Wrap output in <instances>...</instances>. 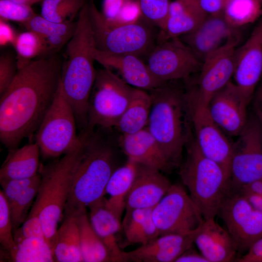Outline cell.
I'll list each match as a JSON object with an SVG mask.
<instances>
[{"mask_svg": "<svg viewBox=\"0 0 262 262\" xmlns=\"http://www.w3.org/2000/svg\"><path fill=\"white\" fill-rule=\"evenodd\" d=\"M61 69L55 56L32 60L17 69L0 100V140L9 150L35 134L54 100Z\"/></svg>", "mask_w": 262, "mask_h": 262, "instance_id": "obj_1", "label": "cell"}, {"mask_svg": "<svg viewBox=\"0 0 262 262\" xmlns=\"http://www.w3.org/2000/svg\"><path fill=\"white\" fill-rule=\"evenodd\" d=\"M60 83L79 128L87 123L89 102L95 81L96 45L86 3L79 12L74 34L66 44Z\"/></svg>", "mask_w": 262, "mask_h": 262, "instance_id": "obj_2", "label": "cell"}, {"mask_svg": "<svg viewBox=\"0 0 262 262\" xmlns=\"http://www.w3.org/2000/svg\"><path fill=\"white\" fill-rule=\"evenodd\" d=\"M84 148L74 174L64 218L76 217L104 197L114 170V151L110 144L96 131H85Z\"/></svg>", "mask_w": 262, "mask_h": 262, "instance_id": "obj_3", "label": "cell"}, {"mask_svg": "<svg viewBox=\"0 0 262 262\" xmlns=\"http://www.w3.org/2000/svg\"><path fill=\"white\" fill-rule=\"evenodd\" d=\"M63 157L42 167L38 191L29 213L39 215L45 239L52 248L58 225L63 219L65 208L73 177L84 148V137Z\"/></svg>", "mask_w": 262, "mask_h": 262, "instance_id": "obj_4", "label": "cell"}, {"mask_svg": "<svg viewBox=\"0 0 262 262\" xmlns=\"http://www.w3.org/2000/svg\"><path fill=\"white\" fill-rule=\"evenodd\" d=\"M151 105L147 126L173 169L180 166L191 132L185 93L167 84L150 90Z\"/></svg>", "mask_w": 262, "mask_h": 262, "instance_id": "obj_5", "label": "cell"}, {"mask_svg": "<svg viewBox=\"0 0 262 262\" xmlns=\"http://www.w3.org/2000/svg\"><path fill=\"white\" fill-rule=\"evenodd\" d=\"M187 155L179 174L204 220L215 218L229 190L230 174L205 156L192 131L186 144Z\"/></svg>", "mask_w": 262, "mask_h": 262, "instance_id": "obj_6", "label": "cell"}, {"mask_svg": "<svg viewBox=\"0 0 262 262\" xmlns=\"http://www.w3.org/2000/svg\"><path fill=\"white\" fill-rule=\"evenodd\" d=\"M88 14L96 49L111 54H132L140 57L154 47V26L143 18L129 24H115L107 20L93 0L88 3Z\"/></svg>", "mask_w": 262, "mask_h": 262, "instance_id": "obj_7", "label": "cell"}, {"mask_svg": "<svg viewBox=\"0 0 262 262\" xmlns=\"http://www.w3.org/2000/svg\"><path fill=\"white\" fill-rule=\"evenodd\" d=\"M135 89L111 70L104 68L97 70L85 130L92 131L96 127L104 130L115 128Z\"/></svg>", "mask_w": 262, "mask_h": 262, "instance_id": "obj_8", "label": "cell"}, {"mask_svg": "<svg viewBox=\"0 0 262 262\" xmlns=\"http://www.w3.org/2000/svg\"><path fill=\"white\" fill-rule=\"evenodd\" d=\"M77 129L74 112L60 82L54 100L35 133L40 154L49 158L68 152L80 140Z\"/></svg>", "mask_w": 262, "mask_h": 262, "instance_id": "obj_9", "label": "cell"}, {"mask_svg": "<svg viewBox=\"0 0 262 262\" xmlns=\"http://www.w3.org/2000/svg\"><path fill=\"white\" fill-rule=\"evenodd\" d=\"M229 170L231 191L262 179V131L253 115L232 143Z\"/></svg>", "mask_w": 262, "mask_h": 262, "instance_id": "obj_10", "label": "cell"}, {"mask_svg": "<svg viewBox=\"0 0 262 262\" xmlns=\"http://www.w3.org/2000/svg\"><path fill=\"white\" fill-rule=\"evenodd\" d=\"M159 235L186 233L197 229L204 219L189 194L180 184H172L152 210Z\"/></svg>", "mask_w": 262, "mask_h": 262, "instance_id": "obj_11", "label": "cell"}, {"mask_svg": "<svg viewBox=\"0 0 262 262\" xmlns=\"http://www.w3.org/2000/svg\"><path fill=\"white\" fill-rule=\"evenodd\" d=\"M218 215L233 239L238 254L246 253L262 237V213L255 209L239 192L229 190Z\"/></svg>", "mask_w": 262, "mask_h": 262, "instance_id": "obj_12", "label": "cell"}, {"mask_svg": "<svg viewBox=\"0 0 262 262\" xmlns=\"http://www.w3.org/2000/svg\"><path fill=\"white\" fill-rule=\"evenodd\" d=\"M185 98L194 136L200 151L230 174L232 143L213 121L207 106L198 102L190 90L185 92Z\"/></svg>", "mask_w": 262, "mask_h": 262, "instance_id": "obj_13", "label": "cell"}, {"mask_svg": "<svg viewBox=\"0 0 262 262\" xmlns=\"http://www.w3.org/2000/svg\"><path fill=\"white\" fill-rule=\"evenodd\" d=\"M147 57L151 72L164 82L187 79L199 72L202 64L180 38L158 43Z\"/></svg>", "mask_w": 262, "mask_h": 262, "instance_id": "obj_14", "label": "cell"}, {"mask_svg": "<svg viewBox=\"0 0 262 262\" xmlns=\"http://www.w3.org/2000/svg\"><path fill=\"white\" fill-rule=\"evenodd\" d=\"M240 35L228 41L202 63L196 88L190 90L196 100L207 106L211 99L233 77L234 54Z\"/></svg>", "mask_w": 262, "mask_h": 262, "instance_id": "obj_15", "label": "cell"}, {"mask_svg": "<svg viewBox=\"0 0 262 262\" xmlns=\"http://www.w3.org/2000/svg\"><path fill=\"white\" fill-rule=\"evenodd\" d=\"M234 66L233 82L250 103L262 77V17L246 42L236 48Z\"/></svg>", "mask_w": 262, "mask_h": 262, "instance_id": "obj_16", "label": "cell"}, {"mask_svg": "<svg viewBox=\"0 0 262 262\" xmlns=\"http://www.w3.org/2000/svg\"><path fill=\"white\" fill-rule=\"evenodd\" d=\"M249 104L231 81L213 97L207 107L213 121L225 134L237 137L247 122Z\"/></svg>", "mask_w": 262, "mask_h": 262, "instance_id": "obj_17", "label": "cell"}, {"mask_svg": "<svg viewBox=\"0 0 262 262\" xmlns=\"http://www.w3.org/2000/svg\"><path fill=\"white\" fill-rule=\"evenodd\" d=\"M237 29L227 22L223 13L208 15L194 30L179 38L202 63L230 39L240 35Z\"/></svg>", "mask_w": 262, "mask_h": 262, "instance_id": "obj_18", "label": "cell"}, {"mask_svg": "<svg viewBox=\"0 0 262 262\" xmlns=\"http://www.w3.org/2000/svg\"><path fill=\"white\" fill-rule=\"evenodd\" d=\"M201 225L197 229L188 233L159 235L133 250L125 252L126 261L133 262H175L183 252L193 246Z\"/></svg>", "mask_w": 262, "mask_h": 262, "instance_id": "obj_19", "label": "cell"}, {"mask_svg": "<svg viewBox=\"0 0 262 262\" xmlns=\"http://www.w3.org/2000/svg\"><path fill=\"white\" fill-rule=\"evenodd\" d=\"M95 61L104 68L117 71L123 80L131 86L151 90L167 82L157 78L141 57L132 54H111L98 50L94 52Z\"/></svg>", "mask_w": 262, "mask_h": 262, "instance_id": "obj_20", "label": "cell"}, {"mask_svg": "<svg viewBox=\"0 0 262 262\" xmlns=\"http://www.w3.org/2000/svg\"><path fill=\"white\" fill-rule=\"evenodd\" d=\"M162 172L138 164L136 175L127 196L126 212L155 207L172 184Z\"/></svg>", "mask_w": 262, "mask_h": 262, "instance_id": "obj_21", "label": "cell"}, {"mask_svg": "<svg viewBox=\"0 0 262 262\" xmlns=\"http://www.w3.org/2000/svg\"><path fill=\"white\" fill-rule=\"evenodd\" d=\"M120 146L128 160L161 172L173 170L159 145L147 127L136 132L123 135Z\"/></svg>", "mask_w": 262, "mask_h": 262, "instance_id": "obj_22", "label": "cell"}, {"mask_svg": "<svg viewBox=\"0 0 262 262\" xmlns=\"http://www.w3.org/2000/svg\"><path fill=\"white\" fill-rule=\"evenodd\" d=\"M215 218L204 220L195 244L209 262H229L236 260V245L227 229Z\"/></svg>", "mask_w": 262, "mask_h": 262, "instance_id": "obj_23", "label": "cell"}, {"mask_svg": "<svg viewBox=\"0 0 262 262\" xmlns=\"http://www.w3.org/2000/svg\"><path fill=\"white\" fill-rule=\"evenodd\" d=\"M208 15L197 0L171 1L164 28L158 34V43L179 38L196 28Z\"/></svg>", "mask_w": 262, "mask_h": 262, "instance_id": "obj_24", "label": "cell"}, {"mask_svg": "<svg viewBox=\"0 0 262 262\" xmlns=\"http://www.w3.org/2000/svg\"><path fill=\"white\" fill-rule=\"evenodd\" d=\"M104 197L90 204L89 218L94 230L109 251L113 262H126L116 234L121 229V219L106 206Z\"/></svg>", "mask_w": 262, "mask_h": 262, "instance_id": "obj_25", "label": "cell"}, {"mask_svg": "<svg viewBox=\"0 0 262 262\" xmlns=\"http://www.w3.org/2000/svg\"><path fill=\"white\" fill-rule=\"evenodd\" d=\"M9 150L0 169V180L29 178L38 174L40 152L35 142Z\"/></svg>", "mask_w": 262, "mask_h": 262, "instance_id": "obj_26", "label": "cell"}, {"mask_svg": "<svg viewBox=\"0 0 262 262\" xmlns=\"http://www.w3.org/2000/svg\"><path fill=\"white\" fill-rule=\"evenodd\" d=\"M138 164L128 160L123 166L114 170L106 188V194L110 196L106 198V204L118 217L121 218L126 209L127 196L135 178Z\"/></svg>", "mask_w": 262, "mask_h": 262, "instance_id": "obj_27", "label": "cell"}, {"mask_svg": "<svg viewBox=\"0 0 262 262\" xmlns=\"http://www.w3.org/2000/svg\"><path fill=\"white\" fill-rule=\"evenodd\" d=\"M57 229L52 251L55 262H83L79 228L75 217H65Z\"/></svg>", "mask_w": 262, "mask_h": 262, "instance_id": "obj_28", "label": "cell"}, {"mask_svg": "<svg viewBox=\"0 0 262 262\" xmlns=\"http://www.w3.org/2000/svg\"><path fill=\"white\" fill-rule=\"evenodd\" d=\"M151 105L149 93L135 88L132 97L115 128L122 135L130 134L145 128Z\"/></svg>", "mask_w": 262, "mask_h": 262, "instance_id": "obj_29", "label": "cell"}, {"mask_svg": "<svg viewBox=\"0 0 262 262\" xmlns=\"http://www.w3.org/2000/svg\"><path fill=\"white\" fill-rule=\"evenodd\" d=\"M23 24L27 30L33 31L43 38L49 50H57L67 44L72 37L77 21L57 23L36 15Z\"/></svg>", "mask_w": 262, "mask_h": 262, "instance_id": "obj_30", "label": "cell"}, {"mask_svg": "<svg viewBox=\"0 0 262 262\" xmlns=\"http://www.w3.org/2000/svg\"><path fill=\"white\" fill-rule=\"evenodd\" d=\"M84 262H113L108 249L93 228L86 210L75 217Z\"/></svg>", "mask_w": 262, "mask_h": 262, "instance_id": "obj_31", "label": "cell"}, {"mask_svg": "<svg viewBox=\"0 0 262 262\" xmlns=\"http://www.w3.org/2000/svg\"><path fill=\"white\" fill-rule=\"evenodd\" d=\"M13 233L16 246L8 255L11 261L55 262L51 248L45 239L24 237L17 230Z\"/></svg>", "mask_w": 262, "mask_h": 262, "instance_id": "obj_32", "label": "cell"}, {"mask_svg": "<svg viewBox=\"0 0 262 262\" xmlns=\"http://www.w3.org/2000/svg\"><path fill=\"white\" fill-rule=\"evenodd\" d=\"M223 15L232 27L238 29L262 17V4L259 0H227Z\"/></svg>", "mask_w": 262, "mask_h": 262, "instance_id": "obj_33", "label": "cell"}, {"mask_svg": "<svg viewBox=\"0 0 262 262\" xmlns=\"http://www.w3.org/2000/svg\"><path fill=\"white\" fill-rule=\"evenodd\" d=\"M13 46L17 54V69L35 57L49 51L43 38L31 30L18 33Z\"/></svg>", "mask_w": 262, "mask_h": 262, "instance_id": "obj_34", "label": "cell"}, {"mask_svg": "<svg viewBox=\"0 0 262 262\" xmlns=\"http://www.w3.org/2000/svg\"><path fill=\"white\" fill-rule=\"evenodd\" d=\"M85 3V0H43L41 16L57 23L73 21Z\"/></svg>", "mask_w": 262, "mask_h": 262, "instance_id": "obj_35", "label": "cell"}, {"mask_svg": "<svg viewBox=\"0 0 262 262\" xmlns=\"http://www.w3.org/2000/svg\"><path fill=\"white\" fill-rule=\"evenodd\" d=\"M41 181V180H40ZM40 181L33 184L21 193L9 205L13 233L25 222L36 197Z\"/></svg>", "mask_w": 262, "mask_h": 262, "instance_id": "obj_36", "label": "cell"}, {"mask_svg": "<svg viewBox=\"0 0 262 262\" xmlns=\"http://www.w3.org/2000/svg\"><path fill=\"white\" fill-rule=\"evenodd\" d=\"M139 4L143 18L162 30L166 20L170 0H136Z\"/></svg>", "mask_w": 262, "mask_h": 262, "instance_id": "obj_37", "label": "cell"}, {"mask_svg": "<svg viewBox=\"0 0 262 262\" xmlns=\"http://www.w3.org/2000/svg\"><path fill=\"white\" fill-rule=\"evenodd\" d=\"M0 243L8 255L16 246L9 207L1 190L0 191Z\"/></svg>", "mask_w": 262, "mask_h": 262, "instance_id": "obj_38", "label": "cell"}, {"mask_svg": "<svg viewBox=\"0 0 262 262\" xmlns=\"http://www.w3.org/2000/svg\"><path fill=\"white\" fill-rule=\"evenodd\" d=\"M36 15L31 6L12 0H0V18L25 23Z\"/></svg>", "mask_w": 262, "mask_h": 262, "instance_id": "obj_39", "label": "cell"}, {"mask_svg": "<svg viewBox=\"0 0 262 262\" xmlns=\"http://www.w3.org/2000/svg\"><path fill=\"white\" fill-rule=\"evenodd\" d=\"M40 180L39 174L26 179L1 180L0 183L2 188L1 190L10 204L24 190Z\"/></svg>", "mask_w": 262, "mask_h": 262, "instance_id": "obj_40", "label": "cell"}, {"mask_svg": "<svg viewBox=\"0 0 262 262\" xmlns=\"http://www.w3.org/2000/svg\"><path fill=\"white\" fill-rule=\"evenodd\" d=\"M152 209H137L126 212L121 223V229L124 231L126 242L129 241L151 213Z\"/></svg>", "mask_w": 262, "mask_h": 262, "instance_id": "obj_41", "label": "cell"}, {"mask_svg": "<svg viewBox=\"0 0 262 262\" xmlns=\"http://www.w3.org/2000/svg\"><path fill=\"white\" fill-rule=\"evenodd\" d=\"M17 71L16 61L9 54L0 57V96L7 91L13 82Z\"/></svg>", "mask_w": 262, "mask_h": 262, "instance_id": "obj_42", "label": "cell"}, {"mask_svg": "<svg viewBox=\"0 0 262 262\" xmlns=\"http://www.w3.org/2000/svg\"><path fill=\"white\" fill-rule=\"evenodd\" d=\"M159 236L158 229L153 220L151 213L127 243L144 245ZM126 245V246H127Z\"/></svg>", "mask_w": 262, "mask_h": 262, "instance_id": "obj_43", "label": "cell"}, {"mask_svg": "<svg viewBox=\"0 0 262 262\" xmlns=\"http://www.w3.org/2000/svg\"><path fill=\"white\" fill-rule=\"evenodd\" d=\"M16 230L24 237L45 239L39 215L36 213H29L25 222Z\"/></svg>", "mask_w": 262, "mask_h": 262, "instance_id": "obj_44", "label": "cell"}, {"mask_svg": "<svg viewBox=\"0 0 262 262\" xmlns=\"http://www.w3.org/2000/svg\"><path fill=\"white\" fill-rule=\"evenodd\" d=\"M142 18L141 9L137 2L136 0H130L124 6L116 20L112 23H132L138 21Z\"/></svg>", "mask_w": 262, "mask_h": 262, "instance_id": "obj_45", "label": "cell"}, {"mask_svg": "<svg viewBox=\"0 0 262 262\" xmlns=\"http://www.w3.org/2000/svg\"><path fill=\"white\" fill-rule=\"evenodd\" d=\"M130 0H103L101 13L108 21L114 22L124 6Z\"/></svg>", "mask_w": 262, "mask_h": 262, "instance_id": "obj_46", "label": "cell"}, {"mask_svg": "<svg viewBox=\"0 0 262 262\" xmlns=\"http://www.w3.org/2000/svg\"><path fill=\"white\" fill-rule=\"evenodd\" d=\"M236 260L239 262H262V237L256 241L246 253Z\"/></svg>", "mask_w": 262, "mask_h": 262, "instance_id": "obj_47", "label": "cell"}, {"mask_svg": "<svg viewBox=\"0 0 262 262\" xmlns=\"http://www.w3.org/2000/svg\"><path fill=\"white\" fill-rule=\"evenodd\" d=\"M251 102L252 104L253 115L258 121L262 131V77L253 94Z\"/></svg>", "mask_w": 262, "mask_h": 262, "instance_id": "obj_48", "label": "cell"}, {"mask_svg": "<svg viewBox=\"0 0 262 262\" xmlns=\"http://www.w3.org/2000/svg\"><path fill=\"white\" fill-rule=\"evenodd\" d=\"M227 0H197L201 9L207 15L223 13Z\"/></svg>", "mask_w": 262, "mask_h": 262, "instance_id": "obj_49", "label": "cell"}, {"mask_svg": "<svg viewBox=\"0 0 262 262\" xmlns=\"http://www.w3.org/2000/svg\"><path fill=\"white\" fill-rule=\"evenodd\" d=\"M17 33L6 20L0 18V45H13Z\"/></svg>", "mask_w": 262, "mask_h": 262, "instance_id": "obj_50", "label": "cell"}, {"mask_svg": "<svg viewBox=\"0 0 262 262\" xmlns=\"http://www.w3.org/2000/svg\"><path fill=\"white\" fill-rule=\"evenodd\" d=\"M175 262H209L200 252H197L193 246L183 252Z\"/></svg>", "mask_w": 262, "mask_h": 262, "instance_id": "obj_51", "label": "cell"}, {"mask_svg": "<svg viewBox=\"0 0 262 262\" xmlns=\"http://www.w3.org/2000/svg\"><path fill=\"white\" fill-rule=\"evenodd\" d=\"M238 192L262 196V179L254 180L244 185Z\"/></svg>", "mask_w": 262, "mask_h": 262, "instance_id": "obj_52", "label": "cell"}, {"mask_svg": "<svg viewBox=\"0 0 262 262\" xmlns=\"http://www.w3.org/2000/svg\"><path fill=\"white\" fill-rule=\"evenodd\" d=\"M239 192L245 196L255 209L262 213V196L249 193Z\"/></svg>", "mask_w": 262, "mask_h": 262, "instance_id": "obj_53", "label": "cell"}, {"mask_svg": "<svg viewBox=\"0 0 262 262\" xmlns=\"http://www.w3.org/2000/svg\"><path fill=\"white\" fill-rule=\"evenodd\" d=\"M16 2L32 6L33 4L42 2L43 0H12Z\"/></svg>", "mask_w": 262, "mask_h": 262, "instance_id": "obj_54", "label": "cell"}, {"mask_svg": "<svg viewBox=\"0 0 262 262\" xmlns=\"http://www.w3.org/2000/svg\"><path fill=\"white\" fill-rule=\"evenodd\" d=\"M259 0L261 2V3H262V0Z\"/></svg>", "mask_w": 262, "mask_h": 262, "instance_id": "obj_55", "label": "cell"}]
</instances>
